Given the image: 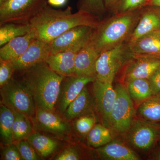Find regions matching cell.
Segmentation results:
<instances>
[{"label": "cell", "mask_w": 160, "mask_h": 160, "mask_svg": "<svg viewBox=\"0 0 160 160\" xmlns=\"http://www.w3.org/2000/svg\"><path fill=\"white\" fill-rule=\"evenodd\" d=\"M87 136L88 145L94 148L105 146L112 140L111 130L102 124H96Z\"/></svg>", "instance_id": "cell-28"}, {"label": "cell", "mask_w": 160, "mask_h": 160, "mask_svg": "<svg viewBox=\"0 0 160 160\" xmlns=\"http://www.w3.org/2000/svg\"><path fill=\"white\" fill-rule=\"evenodd\" d=\"M1 104L14 112L26 115L32 118L35 114L36 107L29 89L22 82L12 78L1 87Z\"/></svg>", "instance_id": "cell-5"}, {"label": "cell", "mask_w": 160, "mask_h": 160, "mask_svg": "<svg viewBox=\"0 0 160 160\" xmlns=\"http://www.w3.org/2000/svg\"><path fill=\"white\" fill-rule=\"evenodd\" d=\"M1 160H23L17 146L13 144L7 145L3 149L2 153Z\"/></svg>", "instance_id": "cell-34"}, {"label": "cell", "mask_w": 160, "mask_h": 160, "mask_svg": "<svg viewBox=\"0 0 160 160\" xmlns=\"http://www.w3.org/2000/svg\"><path fill=\"white\" fill-rule=\"evenodd\" d=\"M32 119L37 129L58 136H65L71 131L69 123L52 111L36 108Z\"/></svg>", "instance_id": "cell-12"}, {"label": "cell", "mask_w": 160, "mask_h": 160, "mask_svg": "<svg viewBox=\"0 0 160 160\" xmlns=\"http://www.w3.org/2000/svg\"><path fill=\"white\" fill-rule=\"evenodd\" d=\"M159 142H160V141H159Z\"/></svg>", "instance_id": "cell-44"}, {"label": "cell", "mask_w": 160, "mask_h": 160, "mask_svg": "<svg viewBox=\"0 0 160 160\" xmlns=\"http://www.w3.org/2000/svg\"><path fill=\"white\" fill-rule=\"evenodd\" d=\"M67 0H47V3L50 6L54 7H62L65 6Z\"/></svg>", "instance_id": "cell-37"}, {"label": "cell", "mask_w": 160, "mask_h": 160, "mask_svg": "<svg viewBox=\"0 0 160 160\" xmlns=\"http://www.w3.org/2000/svg\"><path fill=\"white\" fill-rule=\"evenodd\" d=\"M100 158L108 160H138L140 158L133 150L118 141L110 142L96 149Z\"/></svg>", "instance_id": "cell-18"}, {"label": "cell", "mask_w": 160, "mask_h": 160, "mask_svg": "<svg viewBox=\"0 0 160 160\" xmlns=\"http://www.w3.org/2000/svg\"><path fill=\"white\" fill-rule=\"evenodd\" d=\"M14 120V112L1 104L0 108V135L1 142L6 146L13 144L12 129Z\"/></svg>", "instance_id": "cell-24"}, {"label": "cell", "mask_w": 160, "mask_h": 160, "mask_svg": "<svg viewBox=\"0 0 160 160\" xmlns=\"http://www.w3.org/2000/svg\"><path fill=\"white\" fill-rule=\"evenodd\" d=\"M14 112V120L12 129L13 141L18 142L27 139L32 131L30 118L21 112Z\"/></svg>", "instance_id": "cell-27"}, {"label": "cell", "mask_w": 160, "mask_h": 160, "mask_svg": "<svg viewBox=\"0 0 160 160\" xmlns=\"http://www.w3.org/2000/svg\"><path fill=\"white\" fill-rule=\"evenodd\" d=\"M24 72L22 82L31 92L36 108L54 111L65 76L52 70L46 62Z\"/></svg>", "instance_id": "cell-2"}, {"label": "cell", "mask_w": 160, "mask_h": 160, "mask_svg": "<svg viewBox=\"0 0 160 160\" xmlns=\"http://www.w3.org/2000/svg\"><path fill=\"white\" fill-rule=\"evenodd\" d=\"M144 14L132 34L131 43L160 29V16L157 13L148 11Z\"/></svg>", "instance_id": "cell-19"}, {"label": "cell", "mask_w": 160, "mask_h": 160, "mask_svg": "<svg viewBox=\"0 0 160 160\" xmlns=\"http://www.w3.org/2000/svg\"><path fill=\"white\" fill-rule=\"evenodd\" d=\"M136 114L146 121L160 123V94L152 96L141 103Z\"/></svg>", "instance_id": "cell-22"}, {"label": "cell", "mask_w": 160, "mask_h": 160, "mask_svg": "<svg viewBox=\"0 0 160 160\" xmlns=\"http://www.w3.org/2000/svg\"><path fill=\"white\" fill-rule=\"evenodd\" d=\"M127 90L132 101L141 102L152 95L149 80L146 79H136L128 82Z\"/></svg>", "instance_id": "cell-25"}, {"label": "cell", "mask_w": 160, "mask_h": 160, "mask_svg": "<svg viewBox=\"0 0 160 160\" xmlns=\"http://www.w3.org/2000/svg\"><path fill=\"white\" fill-rule=\"evenodd\" d=\"M27 140L43 158L51 155L57 149L58 143L55 140L39 132L32 133Z\"/></svg>", "instance_id": "cell-23"}, {"label": "cell", "mask_w": 160, "mask_h": 160, "mask_svg": "<svg viewBox=\"0 0 160 160\" xmlns=\"http://www.w3.org/2000/svg\"><path fill=\"white\" fill-rule=\"evenodd\" d=\"M150 1H151V0H149V2H148V3H149V2H150ZM148 3H147V4H148Z\"/></svg>", "instance_id": "cell-43"}, {"label": "cell", "mask_w": 160, "mask_h": 160, "mask_svg": "<svg viewBox=\"0 0 160 160\" xmlns=\"http://www.w3.org/2000/svg\"><path fill=\"white\" fill-rule=\"evenodd\" d=\"M89 40L68 50L50 54L46 63L52 70L64 76L74 75L76 56Z\"/></svg>", "instance_id": "cell-14"}, {"label": "cell", "mask_w": 160, "mask_h": 160, "mask_svg": "<svg viewBox=\"0 0 160 160\" xmlns=\"http://www.w3.org/2000/svg\"><path fill=\"white\" fill-rule=\"evenodd\" d=\"M97 122V118L93 113L86 112L78 118L74 122V128L79 134L83 137L87 136Z\"/></svg>", "instance_id": "cell-30"}, {"label": "cell", "mask_w": 160, "mask_h": 160, "mask_svg": "<svg viewBox=\"0 0 160 160\" xmlns=\"http://www.w3.org/2000/svg\"><path fill=\"white\" fill-rule=\"evenodd\" d=\"M159 68L160 57L141 58L128 68L125 74V79L127 83L136 79H149L152 75Z\"/></svg>", "instance_id": "cell-16"}, {"label": "cell", "mask_w": 160, "mask_h": 160, "mask_svg": "<svg viewBox=\"0 0 160 160\" xmlns=\"http://www.w3.org/2000/svg\"><path fill=\"white\" fill-rule=\"evenodd\" d=\"M136 20L134 13L126 12L93 29L89 42L98 52H103L116 46L127 37Z\"/></svg>", "instance_id": "cell-3"}, {"label": "cell", "mask_w": 160, "mask_h": 160, "mask_svg": "<svg viewBox=\"0 0 160 160\" xmlns=\"http://www.w3.org/2000/svg\"><path fill=\"white\" fill-rule=\"evenodd\" d=\"M78 11L88 12L98 18L106 10L105 0H78Z\"/></svg>", "instance_id": "cell-29"}, {"label": "cell", "mask_w": 160, "mask_h": 160, "mask_svg": "<svg viewBox=\"0 0 160 160\" xmlns=\"http://www.w3.org/2000/svg\"><path fill=\"white\" fill-rule=\"evenodd\" d=\"M124 47L122 43L102 52L95 66V76L101 81H113L124 62Z\"/></svg>", "instance_id": "cell-8"}, {"label": "cell", "mask_w": 160, "mask_h": 160, "mask_svg": "<svg viewBox=\"0 0 160 160\" xmlns=\"http://www.w3.org/2000/svg\"><path fill=\"white\" fill-rule=\"evenodd\" d=\"M131 44L132 50L135 53L160 57V36L157 31L145 36Z\"/></svg>", "instance_id": "cell-20"}, {"label": "cell", "mask_w": 160, "mask_h": 160, "mask_svg": "<svg viewBox=\"0 0 160 160\" xmlns=\"http://www.w3.org/2000/svg\"><path fill=\"white\" fill-rule=\"evenodd\" d=\"M47 4V0H8L0 6V26L8 23L29 24Z\"/></svg>", "instance_id": "cell-6"}, {"label": "cell", "mask_w": 160, "mask_h": 160, "mask_svg": "<svg viewBox=\"0 0 160 160\" xmlns=\"http://www.w3.org/2000/svg\"><path fill=\"white\" fill-rule=\"evenodd\" d=\"M94 28L88 26H79L64 32L50 42L52 54L66 51L87 42Z\"/></svg>", "instance_id": "cell-13"}, {"label": "cell", "mask_w": 160, "mask_h": 160, "mask_svg": "<svg viewBox=\"0 0 160 160\" xmlns=\"http://www.w3.org/2000/svg\"><path fill=\"white\" fill-rule=\"evenodd\" d=\"M81 159V154L74 147H69L63 150L54 158L56 160H78Z\"/></svg>", "instance_id": "cell-35"}, {"label": "cell", "mask_w": 160, "mask_h": 160, "mask_svg": "<svg viewBox=\"0 0 160 160\" xmlns=\"http://www.w3.org/2000/svg\"><path fill=\"white\" fill-rule=\"evenodd\" d=\"M72 10L69 6L62 10L46 5L29 23L36 38L50 43L77 26H88L95 28L99 25L98 18L92 14L81 11L73 13Z\"/></svg>", "instance_id": "cell-1"}, {"label": "cell", "mask_w": 160, "mask_h": 160, "mask_svg": "<svg viewBox=\"0 0 160 160\" xmlns=\"http://www.w3.org/2000/svg\"><path fill=\"white\" fill-rule=\"evenodd\" d=\"M147 4L149 6L160 7V0H151Z\"/></svg>", "instance_id": "cell-39"}, {"label": "cell", "mask_w": 160, "mask_h": 160, "mask_svg": "<svg viewBox=\"0 0 160 160\" xmlns=\"http://www.w3.org/2000/svg\"><path fill=\"white\" fill-rule=\"evenodd\" d=\"M149 0H120L116 8L119 12L126 13L147 4Z\"/></svg>", "instance_id": "cell-33"}, {"label": "cell", "mask_w": 160, "mask_h": 160, "mask_svg": "<svg viewBox=\"0 0 160 160\" xmlns=\"http://www.w3.org/2000/svg\"><path fill=\"white\" fill-rule=\"evenodd\" d=\"M112 82L96 78L93 82V92L97 111L102 124L109 128L110 113L116 97Z\"/></svg>", "instance_id": "cell-9"}, {"label": "cell", "mask_w": 160, "mask_h": 160, "mask_svg": "<svg viewBox=\"0 0 160 160\" xmlns=\"http://www.w3.org/2000/svg\"><path fill=\"white\" fill-rule=\"evenodd\" d=\"M100 54L89 39L76 56L75 74L95 76L96 63Z\"/></svg>", "instance_id": "cell-15"}, {"label": "cell", "mask_w": 160, "mask_h": 160, "mask_svg": "<svg viewBox=\"0 0 160 160\" xmlns=\"http://www.w3.org/2000/svg\"><path fill=\"white\" fill-rule=\"evenodd\" d=\"M22 158L24 160L42 159L37 152L27 139L18 142L17 145Z\"/></svg>", "instance_id": "cell-31"}, {"label": "cell", "mask_w": 160, "mask_h": 160, "mask_svg": "<svg viewBox=\"0 0 160 160\" xmlns=\"http://www.w3.org/2000/svg\"><path fill=\"white\" fill-rule=\"evenodd\" d=\"M31 31L29 24L8 23L1 25L0 28V46H4L10 40L24 35Z\"/></svg>", "instance_id": "cell-26"}, {"label": "cell", "mask_w": 160, "mask_h": 160, "mask_svg": "<svg viewBox=\"0 0 160 160\" xmlns=\"http://www.w3.org/2000/svg\"><path fill=\"white\" fill-rule=\"evenodd\" d=\"M8 0H0V6H2L4 3H6Z\"/></svg>", "instance_id": "cell-41"}, {"label": "cell", "mask_w": 160, "mask_h": 160, "mask_svg": "<svg viewBox=\"0 0 160 160\" xmlns=\"http://www.w3.org/2000/svg\"><path fill=\"white\" fill-rule=\"evenodd\" d=\"M35 38L34 34L30 31L27 34L10 40L1 47L0 60L11 62L17 60L25 52Z\"/></svg>", "instance_id": "cell-17"}, {"label": "cell", "mask_w": 160, "mask_h": 160, "mask_svg": "<svg viewBox=\"0 0 160 160\" xmlns=\"http://www.w3.org/2000/svg\"><path fill=\"white\" fill-rule=\"evenodd\" d=\"M157 32L158 33V34L160 36V28L159 30H158V31H157Z\"/></svg>", "instance_id": "cell-42"}, {"label": "cell", "mask_w": 160, "mask_h": 160, "mask_svg": "<svg viewBox=\"0 0 160 160\" xmlns=\"http://www.w3.org/2000/svg\"><path fill=\"white\" fill-rule=\"evenodd\" d=\"M149 82L152 95L160 94V68L157 69L149 78Z\"/></svg>", "instance_id": "cell-36"}, {"label": "cell", "mask_w": 160, "mask_h": 160, "mask_svg": "<svg viewBox=\"0 0 160 160\" xmlns=\"http://www.w3.org/2000/svg\"><path fill=\"white\" fill-rule=\"evenodd\" d=\"M51 54L50 43L35 38L25 52L12 63L16 70L24 71L40 63L46 62Z\"/></svg>", "instance_id": "cell-11"}, {"label": "cell", "mask_w": 160, "mask_h": 160, "mask_svg": "<svg viewBox=\"0 0 160 160\" xmlns=\"http://www.w3.org/2000/svg\"><path fill=\"white\" fill-rule=\"evenodd\" d=\"M120 1V0H105L106 8L113 9L116 8Z\"/></svg>", "instance_id": "cell-38"}, {"label": "cell", "mask_w": 160, "mask_h": 160, "mask_svg": "<svg viewBox=\"0 0 160 160\" xmlns=\"http://www.w3.org/2000/svg\"><path fill=\"white\" fill-rule=\"evenodd\" d=\"M91 102L89 92L85 87L77 97L70 103L63 114L68 120L79 117L89 111Z\"/></svg>", "instance_id": "cell-21"}, {"label": "cell", "mask_w": 160, "mask_h": 160, "mask_svg": "<svg viewBox=\"0 0 160 160\" xmlns=\"http://www.w3.org/2000/svg\"><path fill=\"white\" fill-rule=\"evenodd\" d=\"M15 70L12 62L0 60V86L1 87L11 80Z\"/></svg>", "instance_id": "cell-32"}, {"label": "cell", "mask_w": 160, "mask_h": 160, "mask_svg": "<svg viewBox=\"0 0 160 160\" xmlns=\"http://www.w3.org/2000/svg\"><path fill=\"white\" fill-rule=\"evenodd\" d=\"M115 89L116 97L110 113L109 129L116 134H126L134 121L136 111L127 87L119 83Z\"/></svg>", "instance_id": "cell-4"}, {"label": "cell", "mask_w": 160, "mask_h": 160, "mask_svg": "<svg viewBox=\"0 0 160 160\" xmlns=\"http://www.w3.org/2000/svg\"><path fill=\"white\" fill-rule=\"evenodd\" d=\"M153 159L160 160V149L157 150L153 155Z\"/></svg>", "instance_id": "cell-40"}, {"label": "cell", "mask_w": 160, "mask_h": 160, "mask_svg": "<svg viewBox=\"0 0 160 160\" xmlns=\"http://www.w3.org/2000/svg\"><path fill=\"white\" fill-rule=\"evenodd\" d=\"M126 135L129 145L140 151L148 152L159 142L160 123L135 118Z\"/></svg>", "instance_id": "cell-7"}, {"label": "cell", "mask_w": 160, "mask_h": 160, "mask_svg": "<svg viewBox=\"0 0 160 160\" xmlns=\"http://www.w3.org/2000/svg\"><path fill=\"white\" fill-rule=\"evenodd\" d=\"M95 78L94 76L76 74L65 77L57 104L60 112L63 114L70 103L77 97L86 85L93 82Z\"/></svg>", "instance_id": "cell-10"}]
</instances>
